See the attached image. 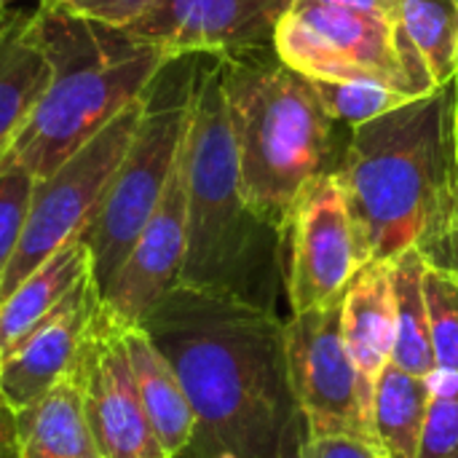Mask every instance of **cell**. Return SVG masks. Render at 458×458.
Here are the masks:
<instances>
[{
	"instance_id": "277c9868",
	"label": "cell",
	"mask_w": 458,
	"mask_h": 458,
	"mask_svg": "<svg viewBox=\"0 0 458 458\" xmlns=\"http://www.w3.org/2000/svg\"><path fill=\"white\" fill-rule=\"evenodd\" d=\"M32 30L51 64V78L3 158L43 180L113 118L140 102L172 56L129 30L54 5H35Z\"/></svg>"
},
{
	"instance_id": "ffe728a7",
	"label": "cell",
	"mask_w": 458,
	"mask_h": 458,
	"mask_svg": "<svg viewBox=\"0 0 458 458\" xmlns=\"http://www.w3.org/2000/svg\"><path fill=\"white\" fill-rule=\"evenodd\" d=\"M89 274H94V263L83 236L70 239L40 268H35L0 303V357L40 325V319L48 317Z\"/></svg>"
},
{
	"instance_id": "cb8c5ba5",
	"label": "cell",
	"mask_w": 458,
	"mask_h": 458,
	"mask_svg": "<svg viewBox=\"0 0 458 458\" xmlns=\"http://www.w3.org/2000/svg\"><path fill=\"white\" fill-rule=\"evenodd\" d=\"M424 295L429 311V341L440 373H458V279L427 266Z\"/></svg>"
},
{
	"instance_id": "4316f807",
	"label": "cell",
	"mask_w": 458,
	"mask_h": 458,
	"mask_svg": "<svg viewBox=\"0 0 458 458\" xmlns=\"http://www.w3.org/2000/svg\"><path fill=\"white\" fill-rule=\"evenodd\" d=\"M35 5H54L62 11H70L75 16L129 30L134 21H140L156 0H32Z\"/></svg>"
},
{
	"instance_id": "44dd1931",
	"label": "cell",
	"mask_w": 458,
	"mask_h": 458,
	"mask_svg": "<svg viewBox=\"0 0 458 458\" xmlns=\"http://www.w3.org/2000/svg\"><path fill=\"white\" fill-rule=\"evenodd\" d=\"M429 397L427 378H419L394 362L384 368L370 413V435L378 456L419 458Z\"/></svg>"
},
{
	"instance_id": "836d02e7",
	"label": "cell",
	"mask_w": 458,
	"mask_h": 458,
	"mask_svg": "<svg viewBox=\"0 0 458 458\" xmlns=\"http://www.w3.org/2000/svg\"><path fill=\"white\" fill-rule=\"evenodd\" d=\"M3 16H5V11H3V8H0V21H3Z\"/></svg>"
},
{
	"instance_id": "9a60e30c",
	"label": "cell",
	"mask_w": 458,
	"mask_h": 458,
	"mask_svg": "<svg viewBox=\"0 0 458 458\" xmlns=\"http://www.w3.org/2000/svg\"><path fill=\"white\" fill-rule=\"evenodd\" d=\"M341 327L357 373L362 413L370 429L376 384L394 352V293L389 263H370L357 274L344 295Z\"/></svg>"
},
{
	"instance_id": "f1b7e54d",
	"label": "cell",
	"mask_w": 458,
	"mask_h": 458,
	"mask_svg": "<svg viewBox=\"0 0 458 458\" xmlns=\"http://www.w3.org/2000/svg\"><path fill=\"white\" fill-rule=\"evenodd\" d=\"M378 454L373 445L349 440V437H330V440H314L309 458H376Z\"/></svg>"
},
{
	"instance_id": "2e32d148",
	"label": "cell",
	"mask_w": 458,
	"mask_h": 458,
	"mask_svg": "<svg viewBox=\"0 0 458 458\" xmlns=\"http://www.w3.org/2000/svg\"><path fill=\"white\" fill-rule=\"evenodd\" d=\"M397 56L413 97L458 78V0H397Z\"/></svg>"
},
{
	"instance_id": "8992f818",
	"label": "cell",
	"mask_w": 458,
	"mask_h": 458,
	"mask_svg": "<svg viewBox=\"0 0 458 458\" xmlns=\"http://www.w3.org/2000/svg\"><path fill=\"white\" fill-rule=\"evenodd\" d=\"M199 56H174L142 94V115L94 220L81 233L94 263L99 293L126 263L137 236L156 212L180 158Z\"/></svg>"
},
{
	"instance_id": "5bb4252c",
	"label": "cell",
	"mask_w": 458,
	"mask_h": 458,
	"mask_svg": "<svg viewBox=\"0 0 458 458\" xmlns=\"http://www.w3.org/2000/svg\"><path fill=\"white\" fill-rule=\"evenodd\" d=\"M102 301L94 274L0 357V394L19 413L38 403L72 365L86 327Z\"/></svg>"
},
{
	"instance_id": "484cf974",
	"label": "cell",
	"mask_w": 458,
	"mask_h": 458,
	"mask_svg": "<svg viewBox=\"0 0 458 458\" xmlns=\"http://www.w3.org/2000/svg\"><path fill=\"white\" fill-rule=\"evenodd\" d=\"M35 182V174H30L24 166L0 158V279L24 233Z\"/></svg>"
},
{
	"instance_id": "f546056e",
	"label": "cell",
	"mask_w": 458,
	"mask_h": 458,
	"mask_svg": "<svg viewBox=\"0 0 458 458\" xmlns=\"http://www.w3.org/2000/svg\"><path fill=\"white\" fill-rule=\"evenodd\" d=\"M0 458H19V429L16 411L0 394Z\"/></svg>"
},
{
	"instance_id": "d590c367",
	"label": "cell",
	"mask_w": 458,
	"mask_h": 458,
	"mask_svg": "<svg viewBox=\"0 0 458 458\" xmlns=\"http://www.w3.org/2000/svg\"><path fill=\"white\" fill-rule=\"evenodd\" d=\"M454 458H458V454H456V456H454Z\"/></svg>"
},
{
	"instance_id": "6da1fadb",
	"label": "cell",
	"mask_w": 458,
	"mask_h": 458,
	"mask_svg": "<svg viewBox=\"0 0 458 458\" xmlns=\"http://www.w3.org/2000/svg\"><path fill=\"white\" fill-rule=\"evenodd\" d=\"M140 325L193 411V437L177 458H309L314 437L290 381L284 317L177 284Z\"/></svg>"
},
{
	"instance_id": "3957f363",
	"label": "cell",
	"mask_w": 458,
	"mask_h": 458,
	"mask_svg": "<svg viewBox=\"0 0 458 458\" xmlns=\"http://www.w3.org/2000/svg\"><path fill=\"white\" fill-rule=\"evenodd\" d=\"M182 164L188 258L180 284L276 311L279 287L284 290V244L282 233L260 223L244 201L223 70L215 56H199Z\"/></svg>"
},
{
	"instance_id": "7c38bea8",
	"label": "cell",
	"mask_w": 458,
	"mask_h": 458,
	"mask_svg": "<svg viewBox=\"0 0 458 458\" xmlns=\"http://www.w3.org/2000/svg\"><path fill=\"white\" fill-rule=\"evenodd\" d=\"M290 0H156L129 32L166 56H239L274 48Z\"/></svg>"
},
{
	"instance_id": "ac0fdd59",
	"label": "cell",
	"mask_w": 458,
	"mask_h": 458,
	"mask_svg": "<svg viewBox=\"0 0 458 458\" xmlns=\"http://www.w3.org/2000/svg\"><path fill=\"white\" fill-rule=\"evenodd\" d=\"M51 78V64L35 38L32 11H5L0 21V158L35 113Z\"/></svg>"
},
{
	"instance_id": "4fadbf2b",
	"label": "cell",
	"mask_w": 458,
	"mask_h": 458,
	"mask_svg": "<svg viewBox=\"0 0 458 458\" xmlns=\"http://www.w3.org/2000/svg\"><path fill=\"white\" fill-rule=\"evenodd\" d=\"M185 145V142H182ZM188 258V191L182 150L166 191L137 236L126 263L102 293L105 303L129 322H142L182 279Z\"/></svg>"
},
{
	"instance_id": "4dcf8cb0",
	"label": "cell",
	"mask_w": 458,
	"mask_h": 458,
	"mask_svg": "<svg viewBox=\"0 0 458 458\" xmlns=\"http://www.w3.org/2000/svg\"><path fill=\"white\" fill-rule=\"evenodd\" d=\"M322 3H338V5H352L362 11H373L389 19H397V0H322Z\"/></svg>"
},
{
	"instance_id": "8fae6325",
	"label": "cell",
	"mask_w": 458,
	"mask_h": 458,
	"mask_svg": "<svg viewBox=\"0 0 458 458\" xmlns=\"http://www.w3.org/2000/svg\"><path fill=\"white\" fill-rule=\"evenodd\" d=\"M341 311L344 298L284 319L290 381L314 440L349 437L373 445L357 373L344 344Z\"/></svg>"
},
{
	"instance_id": "7a4b0ae2",
	"label": "cell",
	"mask_w": 458,
	"mask_h": 458,
	"mask_svg": "<svg viewBox=\"0 0 458 458\" xmlns=\"http://www.w3.org/2000/svg\"><path fill=\"white\" fill-rule=\"evenodd\" d=\"M456 81L346 134L333 169L370 263L456 225Z\"/></svg>"
},
{
	"instance_id": "603a6c76",
	"label": "cell",
	"mask_w": 458,
	"mask_h": 458,
	"mask_svg": "<svg viewBox=\"0 0 458 458\" xmlns=\"http://www.w3.org/2000/svg\"><path fill=\"white\" fill-rule=\"evenodd\" d=\"M327 115L346 131L416 99L376 81H311Z\"/></svg>"
},
{
	"instance_id": "1f68e13d",
	"label": "cell",
	"mask_w": 458,
	"mask_h": 458,
	"mask_svg": "<svg viewBox=\"0 0 458 458\" xmlns=\"http://www.w3.org/2000/svg\"><path fill=\"white\" fill-rule=\"evenodd\" d=\"M458 86V78H456ZM456 220H458V97H456Z\"/></svg>"
},
{
	"instance_id": "e575fe53",
	"label": "cell",
	"mask_w": 458,
	"mask_h": 458,
	"mask_svg": "<svg viewBox=\"0 0 458 458\" xmlns=\"http://www.w3.org/2000/svg\"><path fill=\"white\" fill-rule=\"evenodd\" d=\"M376 458H384V456H376Z\"/></svg>"
},
{
	"instance_id": "83f0119b",
	"label": "cell",
	"mask_w": 458,
	"mask_h": 458,
	"mask_svg": "<svg viewBox=\"0 0 458 458\" xmlns=\"http://www.w3.org/2000/svg\"><path fill=\"white\" fill-rule=\"evenodd\" d=\"M419 252L424 255L427 266L443 268L458 279V223L451 225L443 236H437L435 242H429L427 247H421Z\"/></svg>"
},
{
	"instance_id": "5b68a950",
	"label": "cell",
	"mask_w": 458,
	"mask_h": 458,
	"mask_svg": "<svg viewBox=\"0 0 458 458\" xmlns=\"http://www.w3.org/2000/svg\"><path fill=\"white\" fill-rule=\"evenodd\" d=\"M220 70L244 201L260 223L284 233L301 193L335 169L344 126L327 115L314 83L274 48L220 59Z\"/></svg>"
},
{
	"instance_id": "30bf717a",
	"label": "cell",
	"mask_w": 458,
	"mask_h": 458,
	"mask_svg": "<svg viewBox=\"0 0 458 458\" xmlns=\"http://www.w3.org/2000/svg\"><path fill=\"white\" fill-rule=\"evenodd\" d=\"M83 413L102 458H166L140 400L123 317L99 301L72 360Z\"/></svg>"
},
{
	"instance_id": "ba28073f",
	"label": "cell",
	"mask_w": 458,
	"mask_h": 458,
	"mask_svg": "<svg viewBox=\"0 0 458 458\" xmlns=\"http://www.w3.org/2000/svg\"><path fill=\"white\" fill-rule=\"evenodd\" d=\"M276 56L309 81H376L408 97L394 19L322 0H290L274 35Z\"/></svg>"
},
{
	"instance_id": "52a82bcc",
	"label": "cell",
	"mask_w": 458,
	"mask_h": 458,
	"mask_svg": "<svg viewBox=\"0 0 458 458\" xmlns=\"http://www.w3.org/2000/svg\"><path fill=\"white\" fill-rule=\"evenodd\" d=\"M140 115L142 99L113 118L94 140H89L48 177L35 182L24 233L0 279V303L56 250L81 236L94 220L107 185L131 145Z\"/></svg>"
},
{
	"instance_id": "d6986e66",
	"label": "cell",
	"mask_w": 458,
	"mask_h": 458,
	"mask_svg": "<svg viewBox=\"0 0 458 458\" xmlns=\"http://www.w3.org/2000/svg\"><path fill=\"white\" fill-rule=\"evenodd\" d=\"M19 458H102L89 429L72 368L16 413Z\"/></svg>"
},
{
	"instance_id": "9c48e42d",
	"label": "cell",
	"mask_w": 458,
	"mask_h": 458,
	"mask_svg": "<svg viewBox=\"0 0 458 458\" xmlns=\"http://www.w3.org/2000/svg\"><path fill=\"white\" fill-rule=\"evenodd\" d=\"M284 298L290 314L341 301L370 266L335 174L317 177L295 201L284 233Z\"/></svg>"
},
{
	"instance_id": "e0dca14e",
	"label": "cell",
	"mask_w": 458,
	"mask_h": 458,
	"mask_svg": "<svg viewBox=\"0 0 458 458\" xmlns=\"http://www.w3.org/2000/svg\"><path fill=\"white\" fill-rule=\"evenodd\" d=\"M123 344L137 378L140 400L166 458H177L193 437V411L188 394L150 333L140 322L123 319Z\"/></svg>"
},
{
	"instance_id": "7402d4cb",
	"label": "cell",
	"mask_w": 458,
	"mask_h": 458,
	"mask_svg": "<svg viewBox=\"0 0 458 458\" xmlns=\"http://www.w3.org/2000/svg\"><path fill=\"white\" fill-rule=\"evenodd\" d=\"M427 260L419 250L403 252L389 263L392 293H394V352L392 362L403 370L429 378L437 365L429 341V311L424 295Z\"/></svg>"
},
{
	"instance_id": "d6a6232c",
	"label": "cell",
	"mask_w": 458,
	"mask_h": 458,
	"mask_svg": "<svg viewBox=\"0 0 458 458\" xmlns=\"http://www.w3.org/2000/svg\"><path fill=\"white\" fill-rule=\"evenodd\" d=\"M11 3H16V0H0V8H3V11H8V5H11Z\"/></svg>"
},
{
	"instance_id": "d4e9b609",
	"label": "cell",
	"mask_w": 458,
	"mask_h": 458,
	"mask_svg": "<svg viewBox=\"0 0 458 458\" xmlns=\"http://www.w3.org/2000/svg\"><path fill=\"white\" fill-rule=\"evenodd\" d=\"M427 381L432 397L419 458H454L458 454V373L435 370Z\"/></svg>"
}]
</instances>
